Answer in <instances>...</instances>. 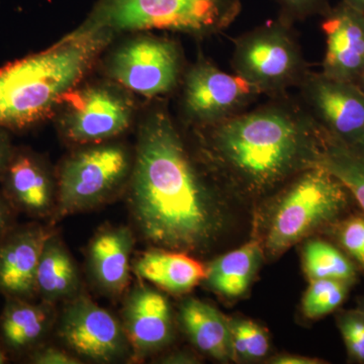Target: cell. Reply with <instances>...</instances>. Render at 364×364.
Masks as SVG:
<instances>
[{
  "mask_svg": "<svg viewBox=\"0 0 364 364\" xmlns=\"http://www.w3.org/2000/svg\"><path fill=\"white\" fill-rule=\"evenodd\" d=\"M131 207L143 236L167 250H198L219 230L212 193L166 112H152L141 126Z\"/></svg>",
  "mask_w": 364,
  "mask_h": 364,
  "instance_id": "6da1fadb",
  "label": "cell"
},
{
  "mask_svg": "<svg viewBox=\"0 0 364 364\" xmlns=\"http://www.w3.org/2000/svg\"><path fill=\"white\" fill-rule=\"evenodd\" d=\"M208 128L218 161L251 188L318 164L322 135L304 107L275 102Z\"/></svg>",
  "mask_w": 364,
  "mask_h": 364,
  "instance_id": "7a4b0ae2",
  "label": "cell"
},
{
  "mask_svg": "<svg viewBox=\"0 0 364 364\" xmlns=\"http://www.w3.org/2000/svg\"><path fill=\"white\" fill-rule=\"evenodd\" d=\"M112 38L83 25L45 51L0 69V128H26L51 114Z\"/></svg>",
  "mask_w": 364,
  "mask_h": 364,
  "instance_id": "3957f363",
  "label": "cell"
},
{
  "mask_svg": "<svg viewBox=\"0 0 364 364\" xmlns=\"http://www.w3.org/2000/svg\"><path fill=\"white\" fill-rule=\"evenodd\" d=\"M242 0H102L85 25L116 32L167 30L205 35L236 20Z\"/></svg>",
  "mask_w": 364,
  "mask_h": 364,
  "instance_id": "277c9868",
  "label": "cell"
},
{
  "mask_svg": "<svg viewBox=\"0 0 364 364\" xmlns=\"http://www.w3.org/2000/svg\"><path fill=\"white\" fill-rule=\"evenodd\" d=\"M350 198L348 189L322 165L304 170L273 217L268 251L279 255L318 228L336 224L343 219Z\"/></svg>",
  "mask_w": 364,
  "mask_h": 364,
  "instance_id": "5b68a950",
  "label": "cell"
},
{
  "mask_svg": "<svg viewBox=\"0 0 364 364\" xmlns=\"http://www.w3.org/2000/svg\"><path fill=\"white\" fill-rule=\"evenodd\" d=\"M236 74L260 93L280 95L305 79V60L284 21L267 23L243 36L235 45Z\"/></svg>",
  "mask_w": 364,
  "mask_h": 364,
  "instance_id": "8992f818",
  "label": "cell"
},
{
  "mask_svg": "<svg viewBox=\"0 0 364 364\" xmlns=\"http://www.w3.org/2000/svg\"><path fill=\"white\" fill-rule=\"evenodd\" d=\"M299 87L321 134L364 158V93L358 85L309 72Z\"/></svg>",
  "mask_w": 364,
  "mask_h": 364,
  "instance_id": "52a82bcc",
  "label": "cell"
},
{
  "mask_svg": "<svg viewBox=\"0 0 364 364\" xmlns=\"http://www.w3.org/2000/svg\"><path fill=\"white\" fill-rule=\"evenodd\" d=\"M130 167V156L119 145L79 151L66 160L60 172V214H73L102 202L121 186Z\"/></svg>",
  "mask_w": 364,
  "mask_h": 364,
  "instance_id": "ba28073f",
  "label": "cell"
},
{
  "mask_svg": "<svg viewBox=\"0 0 364 364\" xmlns=\"http://www.w3.org/2000/svg\"><path fill=\"white\" fill-rule=\"evenodd\" d=\"M107 72L126 90L146 97L166 95L181 75V57L176 46L154 37L136 38L112 55Z\"/></svg>",
  "mask_w": 364,
  "mask_h": 364,
  "instance_id": "9c48e42d",
  "label": "cell"
},
{
  "mask_svg": "<svg viewBox=\"0 0 364 364\" xmlns=\"http://www.w3.org/2000/svg\"><path fill=\"white\" fill-rule=\"evenodd\" d=\"M61 127L76 143H97L129 128L133 105L121 91L107 85L75 87L62 100Z\"/></svg>",
  "mask_w": 364,
  "mask_h": 364,
  "instance_id": "30bf717a",
  "label": "cell"
},
{
  "mask_svg": "<svg viewBox=\"0 0 364 364\" xmlns=\"http://www.w3.org/2000/svg\"><path fill=\"white\" fill-rule=\"evenodd\" d=\"M261 93L238 74L200 62L184 80L183 107L196 123L210 126L244 112Z\"/></svg>",
  "mask_w": 364,
  "mask_h": 364,
  "instance_id": "8fae6325",
  "label": "cell"
},
{
  "mask_svg": "<svg viewBox=\"0 0 364 364\" xmlns=\"http://www.w3.org/2000/svg\"><path fill=\"white\" fill-rule=\"evenodd\" d=\"M60 335L79 355L100 363L121 358L128 340L119 321L87 298L76 299L67 306Z\"/></svg>",
  "mask_w": 364,
  "mask_h": 364,
  "instance_id": "7c38bea8",
  "label": "cell"
},
{
  "mask_svg": "<svg viewBox=\"0 0 364 364\" xmlns=\"http://www.w3.org/2000/svg\"><path fill=\"white\" fill-rule=\"evenodd\" d=\"M322 30L326 36L322 73L356 83L364 69V14L343 2L327 14Z\"/></svg>",
  "mask_w": 364,
  "mask_h": 364,
  "instance_id": "4fadbf2b",
  "label": "cell"
},
{
  "mask_svg": "<svg viewBox=\"0 0 364 364\" xmlns=\"http://www.w3.org/2000/svg\"><path fill=\"white\" fill-rule=\"evenodd\" d=\"M51 235L42 228H28L0 245V291L26 299L37 291L41 255Z\"/></svg>",
  "mask_w": 364,
  "mask_h": 364,
  "instance_id": "5bb4252c",
  "label": "cell"
},
{
  "mask_svg": "<svg viewBox=\"0 0 364 364\" xmlns=\"http://www.w3.org/2000/svg\"><path fill=\"white\" fill-rule=\"evenodd\" d=\"M124 331L136 353L161 348L171 338V312L167 299L156 291L134 289L124 309Z\"/></svg>",
  "mask_w": 364,
  "mask_h": 364,
  "instance_id": "9a60e30c",
  "label": "cell"
},
{
  "mask_svg": "<svg viewBox=\"0 0 364 364\" xmlns=\"http://www.w3.org/2000/svg\"><path fill=\"white\" fill-rule=\"evenodd\" d=\"M133 236L126 228H109L97 235L90 245V263L98 284L112 294L128 284Z\"/></svg>",
  "mask_w": 364,
  "mask_h": 364,
  "instance_id": "2e32d148",
  "label": "cell"
},
{
  "mask_svg": "<svg viewBox=\"0 0 364 364\" xmlns=\"http://www.w3.org/2000/svg\"><path fill=\"white\" fill-rule=\"evenodd\" d=\"M134 268L139 277L174 294L186 293L207 277V269L198 261L167 249L144 253Z\"/></svg>",
  "mask_w": 364,
  "mask_h": 364,
  "instance_id": "e0dca14e",
  "label": "cell"
},
{
  "mask_svg": "<svg viewBox=\"0 0 364 364\" xmlns=\"http://www.w3.org/2000/svg\"><path fill=\"white\" fill-rule=\"evenodd\" d=\"M184 329L200 350L221 360L234 353L231 324L219 311L198 299H191L181 306Z\"/></svg>",
  "mask_w": 364,
  "mask_h": 364,
  "instance_id": "ac0fdd59",
  "label": "cell"
},
{
  "mask_svg": "<svg viewBox=\"0 0 364 364\" xmlns=\"http://www.w3.org/2000/svg\"><path fill=\"white\" fill-rule=\"evenodd\" d=\"M6 189L14 203L30 214H44L52 205L51 181L44 167L30 155L11 158L6 170Z\"/></svg>",
  "mask_w": 364,
  "mask_h": 364,
  "instance_id": "d6986e66",
  "label": "cell"
},
{
  "mask_svg": "<svg viewBox=\"0 0 364 364\" xmlns=\"http://www.w3.org/2000/svg\"><path fill=\"white\" fill-rule=\"evenodd\" d=\"M261 259L258 242L250 241L237 250L218 258L207 269L208 286L227 298L246 293Z\"/></svg>",
  "mask_w": 364,
  "mask_h": 364,
  "instance_id": "ffe728a7",
  "label": "cell"
},
{
  "mask_svg": "<svg viewBox=\"0 0 364 364\" xmlns=\"http://www.w3.org/2000/svg\"><path fill=\"white\" fill-rule=\"evenodd\" d=\"M77 273L70 256L56 239L50 237L41 255L37 291L48 301H57L75 289Z\"/></svg>",
  "mask_w": 364,
  "mask_h": 364,
  "instance_id": "44dd1931",
  "label": "cell"
},
{
  "mask_svg": "<svg viewBox=\"0 0 364 364\" xmlns=\"http://www.w3.org/2000/svg\"><path fill=\"white\" fill-rule=\"evenodd\" d=\"M47 309L31 305L21 299H13L7 303L0 329L9 347L23 349L35 343L45 332L48 324Z\"/></svg>",
  "mask_w": 364,
  "mask_h": 364,
  "instance_id": "7402d4cb",
  "label": "cell"
},
{
  "mask_svg": "<svg viewBox=\"0 0 364 364\" xmlns=\"http://www.w3.org/2000/svg\"><path fill=\"white\" fill-rule=\"evenodd\" d=\"M318 163L344 184L364 213V158L352 154L322 135Z\"/></svg>",
  "mask_w": 364,
  "mask_h": 364,
  "instance_id": "603a6c76",
  "label": "cell"
},
{
  "mask_svg": "<svg viewBox=\"0 0 364 364\" xmlns=\"http://www.w3.org/2000/svg\"><path fill=\"white\" fill-rule=\"evenodd\" d=\"M304 264L311 280L329 279L354 282L356 279L358 267L341 249L326 241L306 244Z\"/></svg>",
  "mask_w": 364,
  "mask_h": 364,
  "instance_id": "cb8c5ba5",
  "label": "cell"
},
{
  "mask_svg": "<svg viewBox=\"0 0 364 364\" xmlns=\"http://www.w3.org/2000/svg\"><path fill=\"white\" fill-rule=\"evenodd\" d=\"M352 284L339 279L311 280L304 298V313L308 318H318L334 312L344 303Z\"/></svg>",
  "mask_w": 364,
  "mask_h": 364,
  "instance_id": "d4e9b609",
  "label": "cell"
},
{
  "mask_svg": "<svg viewBox=\"0 0 364 364\" xmlns=\"http://www.w3.org/2000/svg\"><path fill=\"white\" fill-rule=\"evenodd\" d=\"M340 249L352 262L364 270V217L348 215L333 225Z\"/></svg>",
  "mask_w": 364,
  "mask_h": 364,
  "instance_id": "484cf974",
  "label": "cell"
},
{
  "mask_svg": "<svg viewBox=\"0 0 364 364\" xmlns=\"http://www.w3.org/2000/svg\"><path fill=\"white\" fill-rule=\"evenodd\" d=\"M232 339L235 353L244 358H261L267 355L269 342L267 333L250 321L232 323Z\"/></svg>",
  "mask_w": 364,
  "mask_h": 364,
  "instance_id": "4316f807",
  "label": "cell"
},
{
  "mask_svg": "<svg viewBox=\"0 0 364 364\" xmlns=\"http://www.w3.org/2000/svg\"><path fill=\"white\" fill-rule=\"evenodd\" d=\"M337 320L349 358L364 363V314L359 310L346 311Z\"/></svg>",
  "mask_w": 364,
  "mask_h": 364,
  "instance_id": "83f0119b",
  "label": "cell"
},
{
  "mask_svg": "<svg viewBox=\"0 0 364 364\" xmlns=\"http://www.w3.org/2000/svg\"><path fill=\"white\" fill-rule=\"evenodd\" d=\"M284 13V18H299L315 13L325 0H275Z\"/></svg>",
  "mask_w": 364,
  "mask_h": 364,
  "instance_id": "f1b7e54d",
  "label": "cell"
},
{
  "mask_svg": "<svg viewBox=\"0 0 364 364\" xmlns=\"http://www.w3.org/2000/svg\"><path fill=\"white\" fill-rule=\"evenodd\" d=\"M33 363L39 364H77L78 359L56 348H47L33 356Z\"/></svg>",
  "mask_w": 364,
  "mask_h": 364,
  "instance_id": "f546056e",
  "label": "cell"
},
{
  "mask_svg": "<svg viewBox=\"0 0 364 364\" xmlns=\"http://www.w3.org/2000/svg\"><path fill=\"white\" fill-rule=\"evenodd\" d=\"M4 130V129L0 128V174L4 173L11 160L9 141Z\"/></svg>",
  "mask_w": 364,
  "mask_h": 364,
  "instance_id": "4dcf8cb0",
  "label": "cell"
},
{
  "mask_svg": "<svg viewBox=\"0 0 364 364\" xmlns=\"http://www.w3.org/2000/svg\"><path fill=\"white\" fill-rule=\"evenodd\" d=\"M275 363L282 364H312L318 363L315 359L299 358V356H282V358H277Z\"/></svg>",
  "mask_w": 364,
  "mask_h": 364,
  "instance_id": "1f68e13d",
  "label": "cell"
},
{
  "mask_svg": "<svg viewBox=\"0 0 364 364\" xmlns=\"http://www.w3.org/2000/svg\"><path fill=\"white\" fill-rule=\"evenodd\" d=\"M9 223V213L4 203L0 200V236L4 233Z\"/></svg>",
  "mask_w": 364,
  "mask_h": 364,
  "instance_id": "d6a6232c",
  "label": "cell"
},
{
  "mask_svg": "<svg viewBox=\"0 0 364 364\" xmlns=\"http://www.w3.org/2000/svg\"><path fill=\"white\" fill-rule=\"evenodd\" d=\"M343 2L364 14V0H344Z\"/></svg>",
  "mask_w": 364,
  "mask_h": 364,
  "instance_id": "836d02e7",
  "label": "cell"
},
{
  "mask_svg": "<svg viewBox=\"0 0 364 364\" xmlns=\"http://www.w3.org/2000/svg\"><path fill=\"white\" fill-rule=\"evenodd\" d=\"M356 85L360 88V90L364 93V69L361 75L359 76L358 80L356 81Z\"/></svg>",
  "mask_w": 364,
  "mask_h": 364,
  "instance_id": "e575fe53",
  "label": "cell"
},
{
  "mask_svg": "<svg viewBox=\"0 0 364 364\" xmlns=\"http://www.w3.org/2000/svg\"><path fill=\"white\" fill-rule=\"evenodd\" d=\"M4 360H6V359H4V354H2L1 350H0V364L4 363Z\"/></svg>",
  "mask_w": 364,
  "mask_h": 364,
  "instance_id": "d590c367",
  "label": "cell"
},
{
  "mask_svg": "<svg viewBox=\"0 0 364 364\" xmlns=\"http://www.w3.org/2000/svg\"><path fill=\"white\" fill-rule=\"evenodd\" d=\"M359 311H360V312H363L364 314V299L360 303V308H359Z\"/></svg>",
  "mask_w": 364,
  "mask_h": 364,
  "instance_id": "8d00e7d4",
  "label": "cell"
}]
</instances>
